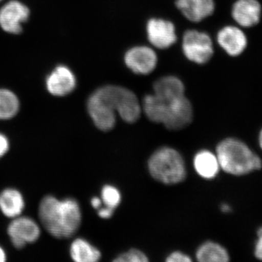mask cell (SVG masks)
<instances>
[{
    "instance_id": "obj_1",
    "label": "cell",
    "mask_w": 262,
    "mask_h": 262,
    "mask_svg": "<svg viewBox=\"0 0 262 262\" xmlns=\"http://www.w3.org/2000/svg\"><path fill=\"white\" fill-rule=\"evenodd\" d=\"M88 111L96 127L106 132L116 125V113L127 123H135L140 118L141 107L137 96L130 90L108 84L90 96Z\"/></svg>"
},
{
    "instance_id": "obj_2",
    "label": "cell",
    "mask_w": 262,
    "mask_h": 262,
    "mask_svg": "<svg viewBox=\"0 0 262 262\" xmlns=\"http://www.w3.org/2000/svg\"><path fill=\"white\" fill-rule=\"evenodd\" d=\"M142 108L150 121L163 124L169 130H182L193 120L192 105L185 96L160 98L147 95L143 100Z\"/></svg>"
},
{
    "instance_id": "obj_3",
    "label": "cell",
    "mask_w": 262,
    "mask_h": 262,
    "mask_svg": "<svg viewBox=\"0 0 262 262\" xmlns=\"http://www.w3.org/2000/svg\"><path fill=\"white\" fill-rule=\"evenodd\" d=\"M215 155L220 168L232 175H245L261 168L259 157L237 139H227L221 141Z\"/></svg>"
},
{
    "instance_id": "obj_4",
    "label": "cell",
    "mask_w": 262,
    "mask_h": 262,
    "mask_svg": "<svg viewBox=\"0 0 262 262\" xmlns=\"http://www.w3.org/2000/svg\"><path fill=\"white\" fill-rule=\"evenodd\" d=\"M151 177L165 184H177L187 177L185 163L182 155L170 147H161L153 153L148 161Z\"/></svg>"
},
{
    "instance_id": "obj_5",
    "label": "cell",
    "mask_w": 262,
    "mask_h": 262,
    "mask_svg": "<svg viewBox=\"0 0 262 262\" xmlns=\"http://www.w3.org/2000/svg\"><path fill=\"white\" fill-rule=\"evenodd\" d=\"M39 218L48 233L58 239L67 238L68 213L63 201L48 195L41 201Z\"/></svg>"
},
{
    "instance_id": "obj_6",
    "label": "cell",
    "mask_w": 262,
    "mask_h": 262,
    "mask_svg": "<svg viewBox=\"0 0 262 262\" xmlns=\"http://www.w3.org/2000/svg\"><path fill=\"white\" fill-rule=\"evenodd\" d=\"M182 50L189 61L198 64H205L213 56V42L206 33L188 30L183 36Z\"/></svg>"
},
{
    "instance_id": "obj_7",
    "label": "cell",
    "mask_w": 262,
    "mask_h": 262,
    "mask_svg": "<svg viewBox=\"0 0 262 262\" xmlns=\"http://www.w3.org/2000/svg\"><path fill=\"white\" fill-rule=\"evenodd\" d=\"M8 233L13 246L20 249L39 239L40 228L32 219L19 215L10 222Z\"/></svg>"
},
{
    "instance_id": "obj_8",
    "label": "cell",
    "mask_w": 262,
    "mask_h": 262,
    "mask_svg": "<svg viewBox=\"0 0 262 262\" xmlns=\"http://www.w3.org/2000/svg\"><path fill=\"white\" fill-rule=\"evenodd\" d=\"M30 10L18 0L8 2L0 9V27L9 34H18L22 32V24L28 20Z\"/></svg>"
},
{
    "instance_id": "obj_9",
    "label": "cell",
    "mask_w": 262,
    "mask_h": 262,
    "mask_svg": "<svg viewBox=\"0 0 262 262\" xmlns=\"http://www.w3.org/2000/svg\"><path fill=\"white\" fill-rule=\"evenodd\" d=\"M158 56L152 48L136 46L129 49L124 56V61L129 70L138 75L151 73L158 64Z\"/></svg>"
},
{
    "instance_id": "obj_10",
    "label": "cell",
    "mask_w": 262,
    "mask_h": 262,
    "mask_svg": "<svg viewBox=\"0 0 262 262\" xmlns=\"http://www.w3.org/2000/svg\"><path fill=\"white\" fill-rule=\"evenodd\" d=\"M146 34L149 42L158 49H167L177 41L175 26L164 19H149L146 24Z\"/></svg>"
},
{
    "instance_id": "obj_11",
    "label": "cell",
    "mask_w": 262,
    "mask_h": 262,
    "mask_svg": "<svg viewBox=\"0 0 262 262\" xmlns=\"http://www.w3.org/2000/svg\"><path fill=\"white\" fill-rule=\"evenodd\" d=\"M77 80L75 74L69 67L60 65L56 67L46 79L48 92L55 96H65L75 89Z\"/></svg>"
},
{
    "instance_id": "obj_12",
    "label": "cell",
    "mask_w": 262,
    "mask_h": 262,
    "mask_svg": "<svg viewBox=\"0 0 262 262\" xmlns=\"http://www.w3.org/2000/svg\"><path fill=\"white\" fill-rule=\"evenodd\" d=\"M176 5L186 18L194 23L208 18L215 10L213 0H177Z\"/></svg>"
},
{
    "instance_id": "obj_13",
    "label": "cell",
    "mask_w": 262,
    "mask_h": 262,
    "mask_svg": "<svg viewBox=\"0 0 262 262\" xmlns=\"http://www.w3.org/2000/svg\"><path fill=\"white\" fill-rule=\"evenodd\" d=\"M217 41L226 53L232 56H237L243 53L247 45L244 33L232 26L221 29L217 34Z\"/></svg>"
},
{
    "instance_id": "obj_14",
    "label": "cell",
    "mask_w": 262,
    "mask_h": 262,
    "mask_svg": "<svg viewBox=\"0 0 262 262\" xmlns=\"http://www.w3.org/2000/svg\"><path fill=\"white\" fill-rule=\"evenodd\" d=\"M234 20L244 27L256 25L261 16V6L256 0H238L232 12Z\"/></svg>"
},
{
    "instance_id": "obj_15",
    "label": "cell",
    "mask_w": 262,
    "mask_h": 262,
    "mask_svg": "<svg viewBox=\"0 0 262 262\" xmlns=\"http://www.w3.org/2000/svg\"><path fill=\"white\" fill-rule=\"evenodd\" d=\"M194 167L198 175L206 179L215 178L221 168L216 155L208 150H201L196 153Z\"/></svg>"
},
{
    "instance_id": "obj_16",
    "label": "cell",
    "mask_w": 262,
    "mask_h": 262,
    "mask_svg": "<svg viewBox=\"0 0 262 262\" xmlns=\"http://www.w3.org/2000/svg\"><path fill=\"white\" fill-rule=\"evenodd\" d=\"M24 206L23 196L16 189H7L0 193V210L5 216L11 219L19 216Z\"/></svg>"
},
{
    "instance_id": "obj_17",
    "label": "cell",
    "mask_w": 262,
    "mask_h": 262,
    "mask_svg": "<svg viewBox=\"0 0 262 262\" xmlns=\"http://www.w3.org/2000/svg\"><path fill=\"white\" fill-rule=\"evenodd\" d=\"M154 95L160 98H178L185 96V86L175 76H166L155 81Z\"/></svg>"
},
{
    "instance_id": "obj_18",
    "label": "cell",
    "mask_w": 262,
    "mask_h": 262,
    "mask_svg": "<svg viewBox=\"0 0 262 262\" xmlns=\"http://www.w3.org/2000/svg\"><path fill=\"white\" fill-rule=\"evenodd\" d=\"M70 255L77 262H96L101 257L99 250L82 238L73 241L71 245Z\"/></svg>"
},
{
    "instance_id": "obj_19",
    "label": "cell",
    "mask_w": 262,
    "mask_h": 262,
    "mask_svg": "<svg viewBox=\"0 0 262 262\" xmlns=\"http://www.w3.org/2000/svg\"><path fill=\"white\" fill-rule=\"evenodd\" d=\"M196 258L201 262H227L229 256L227 250L221 245L208 241L196 250Z\"/></svg>"
},
{
    "instance_id": "obj_20",
    "label": "cell",
    "mask_w": 262,
    "mask_h": 262,
    "mask_svg": "<svg viewBox=\"0 0 262 262\" xmlns=\"http://www.w3.org/2000/svg\"><path fill=\"white\" fill-rule=\"evenodd\" d=\"M20 103L16 95L8 89H0V120L13 118L18 113Z\"/></svg>"
},
{
    "instance_id": "obj_21",
    "label": "cell",
    "mask_w": 262,
    "mask_h": 262,
    "mask_svg": "<svg viewBox=\"0 0 262 262\" xmlns=\"http://www.w3.org/2000/svg\"><path fill=\"white\" fill-rule=\"evenodd\" d=\"M101 200L106 206L115 210L121 202V194L114 186L105 185L101 190Z\"/></svg>"
},
{
    "instance_id": "obj_22",
    "label": "cell",
    "mask_w": 262,
    "mask_h": 262,
    "mask_svg": "<svg viewBox=\"0 0 262 262\" xmlns=\"http://www.w3.org/2000/svg\"><path fill=\"white\" fill-rule=\"evenodd\" d=\"M115 262H147L149 261V258L145 253L139 250L130 249L127 252L122 253L119 255L115 260Z\"/></svg>"
},
{
    "instance_id": "obj_23",
    "label": "cell",
    "mask_w": 262,
    "mask_h": 262,
    "mask_svg": "<svg viewBox=\"0 0 262 262\" xmlns=\"http://www.w3.org/2000/svg\"><path fill=\"white\" fill-rule=\"evenodd\" d=\"M167 262H190L192 261V258L189 257L185 253L180 252V251H174L170 253L166 258Z\"/></svg>"
},
{
    "instance_id": "obj_24",
    "label": "cell",
    "mask_w": 262,
    "mask_h": 262,
    "mask_svg": "<svg viewBox=\"0 0 262 262\" xmlns=\"http://www.w3.org/2000/svg\"><path fill=\"white\" fill-rule=\"evenodd\" d=\"M9 149V141L6 136L0 134V158L6 154Z\"/></svg>"
},
{
    "instance_id": "obj_25",
    "label": "cell",
    "mask_w": 262,
    "mask_h": 262,
    "mask_svg": "<svg viewBox=\"0 0 262 262\" xmlns=\"http://www.w3.org/2000/svg\"><path fill=\"white\" fill-rule=\"evenodd\" d=\"M258 237L256 249H255V255L258 259L262 260V227L258 231Z\"/></svg>"
},
{
    "instance_id": "obj_26",
    "label": "cell",
    "mask_w": 262,
    "mask_h": 262,
    "mask_svg": "<svg viewBox=\"0 0 262 262\" xmlns=\"http://www.w3.org/2000/svg\"><path fill=\"white\" fill-rule=\"evenodd\" d=\"M114 211H115V209L108 208L107 206L105 207V208H101L98 209V216L106 220V219H110L113 216Z\"/></svg>"
},
{
    "instance_id": "obj_27",
    "label": "cell",
    "mask_w": 262,
    "mask_h": 262,
    "mask_svg": "<svg viewBox=\"0 0 262 262\" xmlns=\"http://www.w3.org/2000/svg\"><path fill=\"white\" fill-rule=\"evenodd\" d=\"M102 200L101 198H97V196H95V198H92L91 200V206H93V208H94L95 209H99V208H101V206H102Z\"/></svg>"
},
{
    "instance_id": "obj_28",
    "label": "cell",
    "mask_w": 262,
    "mask_h": 262,
    "mask_svg": "<svg viewBox=\"0 0 262 262\" xmlns=\"http://www.w3.org/2000/svg\"><path fill=\"white\" fill-rule=\"evenodd\" d=\"M5 261H6V254H5L4 250L0 247V262H4Z\"/></svg>"
},
{
    "instance_id": "obj_29",
    "label": "cell",
    "mask_w": 262,
    "mask_h": 262,
    "mask_svg": "<svg viewBox=\"0 0 262 262\" xmlns=\"http://www.w3.org/2000/svg\"><path fill=\"white\" fill-rule=\"evenodd\" d=\"M222 211L224 212H229L230 211V208H229L228 205H222Z\"/></svg>"
},
{
    "instance_id": "obj_30",
    "label": "cell",
    "mask_w": 262,
    "mask_h": 262,
    "mask_svg": "<svg viewBox=\"0 0 262 262\" xmlns=\"http://www.w3.org/2000/svg\"><path fill=\"white\" fill-rule=\"evenodd\" d=\"M259 145L260 147L262 149V130H261V132H260L259 134Z\"/></svg>"
},
{
    "instance_id": "obj_31",
    "label": "cell",
    "mask_w": 262,
    "mask_h": 262,
    "mask_svg": "<svg viewBox=\"0 0 262 262\" xmlns=\"http://www.w3.org/2000/svg\"><path fill=\"white\" fill-rule=\"evenodd\" d=\"M0 1H2V0H0Z\"/></svg>"
}]
</instances>
